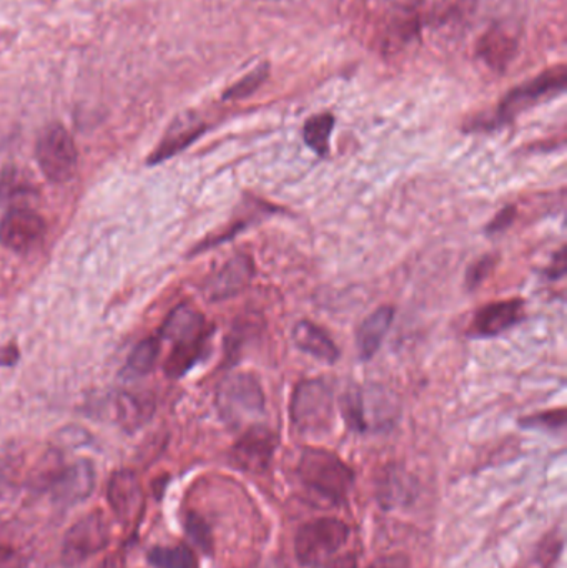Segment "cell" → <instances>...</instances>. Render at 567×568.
<instances>
[{
	"instance_id": "obj_21",
	"label": "cell",
	"mask_w": 567,
	"mask_h": 568,
	"mask_svg": "<svg viewBox=\"0 0 567 568\" xmlns=\"http://www.w3.org/2000/svg\"><path fill=\"white\" fill-rule=\"evenodd\" d=\"M37 186L29 173L17 166H7L0 172V202L13 203L36 195Z\"/></svg>"
},
{
	"instance_id": "obj_28",
	"label": "cell",
	"mask_w": 567,
	"mask_h": 568,
	"mask_svg": "<svg viewBox=\"0 0 567 568\" xmlns=\"http://www.w3.org/2000/svg\"><path fill=\"white\" fill-rule=\"evenodd\" d=\"M185 529L190 539H192L203 552H210V550H212V532H210V527L206 526L205 520H203L199 514L190 513L189 516H186Z\"/></svg>"
},
{
	"instance_id": "obj_15",
	"label": "cell",
	"mask_w": 567,
	"mask_h": 568,
	"mask_svg": "<svg viewBox=\"0 0 567 568\" xmlns=\"http://www.w3.org/2000/svg\"><path fill=\"white\" fill-rule=\"evenodd\" d=\"M255 275L252 258L246 255H236L225 263L215 275L206 280L203 291L210 301L230 300L242 293Z\"/></svg>"
},
{
	"instance_id": "obj_18",
	"label": "cell",
	"mask_w": 567,
	"mask_h": 568,
	"mask_svg": "<svg viewBox=\"0 0 567 568\" xmlns=\"http://www.w3.org/2000/svg\"><path fill=\"white\" fill-rule=\"evenodd\" d=\"M292 339L303 353L326 364H335L340 359V351L325 329L312 321H298L293 327Z\"/></svg>"
},
{
	"instance_id": "obj_6",
	"label": "cell",
	"mask_w": 567,
	"mask_h": 568,
	"mask_svg": "<svg viewBox=\"0 0 567 568\" xmlns=\"http://www.w3.org/2000/svg\"><path fill=\"white\" fill-rule=\"evenodd\" d=\"M95 487V469L90 460L49 467L40 473L36 489L45 493L55 506L72 507L85 500Z\"/></svg>"
},
{
	"instance_id": "obj_23",
	"label": "cell",
	"mask_w": 567,
	"mask_h": 568,
	"mask_svg": "<svg viewBox=\"0 0 567 568\" xmlns=\"http://www.w3.org/2000/svg\"><path fill=\"white\" fill-rule=\"evenodd\" d=\"M29 544L23 542L16 532H0V568H26L29 564Z\"/></svg>"
},
{
	"instance_id": "obj_31",
	"label": "cell",
	"mask_w": 567,
	"mask_h": 568,
	"mask_svg": "<svg viewBox=\"0 0 567 568\" xmlns=\"http://www.w3.org/2000/svg\"><path fill=\"white\" fill-rule=\"evenodd\" d=\"M516 219V206L508 205L492 220L488 226H486V233L488 235H498V233L505 232L509 226L513 225Z\"/></svg>"
},
{
	"instance_id": "obj_32",
	"label": "cell",
	"mask_w": 567,
	"mask_h": 568,
	"mask_svg": "<svg viewBox=\"0 0 567 568\" xmlns=\"http://www.w3.org/2000/svg\"><path fill=\"white\" fill-rule=\"evenodd\" d=\"M567 258H566V246H563L555 258H553L551 265L546 268V276L551 282H558V280L565 278L567 272Z\"/></svg>"
},
{
	"instance_id": "obj_17",
	"label": "cell",
	"mask_w": 567,
	"mask_h": 568,
	"mask_svg": "<svg viewBox=\"0 0 567 568\" xmlns=\"http://www.w3.org/2000/svg\"><path fill=\"white\" fill-rule=\"evenodd\" d=\"M518 53V39L506 27L493 26L479 37L476 55L495 72H505Z\"/></svg>"
},
{
	"instance_id": "obj_26",
	"label": "cell",
	"mask_w": 567,
	"mask_h": 568,
	"mask_svg": "<svg viewBox=\"0 0 567 568\" xmlns=\"http://www.w3.org/2000/svg\"><path fill=\"white\" fill-rule=\"evenodd\" d=\"M149 416V406H146L145 400H140L139 397L132 396L120 397L119 417L123 426L133 429V427H139L140 424L145 423Z\"/></svg>"
},
{
	"instance_id": "obj_33",
	"label": "cell",
	"mask_w": 567,
	"mask_h": 568,
	"mask_svg": "<svg viewBox=\"0 0 567 568\" xmlns=\"http://www.w3.org/2000/svg\"><path fill=\"white\" fill-rule=\"evenodd\" d=\"M366 568H412V562L403 554H395V556L379 557L378 560Z\"/></svg>"
},
{
	"instance_id": "obj_1",
	"label": "cell",
	"mask_w": 567,
	"mask_h": 568,
	"mask_svg": "<svg viewBox=\"0 0 567 568\" xmlns=\"http://www.w3.org/2000/svg\"><path fill=\"white\" fill-rule=\"evenodd\" d=\"M212 327L205 316L192 304H180L163 321L160 337L173 344L165 361V373L170 377H182L189 373L206 351Z\"/></svg>"
},
{
	"instance_id": "obj_29",
	"label": "cell",
	"mask_w": 567,
	"mask_h": 568,
	"mask_svg": "<svg viewBox=\"0 0 567 568\" xmlns=\"http://www.w3.org/2000/svg\"><path fill=\"white\" fill-rule=\"evenodd\" d=\"M382 493L383 503H396L398 499H406L409 494V480L408 477L399 474L398 470L386 476L385 484H383Z\"/></svg>"
},
{
	"instance_id": "obj_27",
	"label": "cell",
	"mask_w": 567,
	"mask_h": 568,
	"mask_svg": "<svg viewBox=\"0 0 567 568\" xmlns=\"http://www.w3.org/2000/svg\"><path fill=\"white\" fill-rule=\"evenodd\" d=\"M523 427L529 429L563 430L566 427V409L548 410V413L535 414L519 420Z\"/></svg>"
},
{
	"instance_id": "obj_3",
	"label": "cell",
	"mask_w": 567,
	"mask_h": 568,
	"mask_svg": "<svg viewBox=\"0 0 567 568\" xmlns=\"http://www.w3.org/2000/svg\"><path fill=\"white\" fill-rule=\"evenodd\" d=\"M398 407L395 394L378 384H355L342 397L343 417L355 433L392 427L398 416Z\"/></svg>"
},
{
	"instance_id": "obj_16",
	"label": "cell",
	"mask_w": 567,
	"mask_h": 568,
	"mask_svg": "<svg viewBox=\"0 0 567 568\" xmlns=\"http://www.w3.org/2000/svg\"><path fill=\"white\" fill-rule=\"evenodd\" d=\"M206 123L195 112H185L173 120L172 125L166 129L162 142L156 146L155 152L149 159L150 165L165 162L172 156L179 155L183 150L189 149L195 140L205 133Z\"/></svg>"
},
{
	"instance_id": "obj_24",
	"label": "cell",
	"mask_w": 567,
	"mask_h": 568,
	"mask_svg": "<svg viewBox=\"0 0 567 568\" xmlns=\"http://www.w3.org/2000/svg\"><path fill=\"white\" fill-rule=\"evenodd\" d=\"M270 77V63L263 62L256 65L255 69L250 70L245 77L233 83L232 87L225 90L223 93V100H245L252 97L253 93L259 92L262 89L263 83L269 80Z\"/></svg>"
},
{
	"instance_id": "obj_22",
	"label": "cell",
	"mask_w": 567,
	"mask_h": 568,
	"mask_svg": "<svg viewBox=\"0 0 567 568\" xmlns=\"http://www.w3.org/2000/svg\"><path fill=\"white\" fill-rule=\"evenodd\" d=\"M146 559L155 568H196L195 556L186 546L155 547Z\"/></svg>"
},
{
	"instance_id": "obj_8",
	"label": "cell",
	"mask_w": 567,
	"mask_h": 568,
	"mask_svg": "<svg viewBox=\"0 0 567 568\" xmlns=\"http://www.w3.org/2000/svg\"><path fill=\"white\" fill-rule=\"evenodd\" d=\"M36 159L49 182L65 183L77 172V149L70 133L52 123L37 140Z\"/></svg>"
},
{
	"instance_id": "obj_35",
	"label": "cell",
	"mask_w": 567,
	"mask_h": 568,
	"mask_svg": "<svg viewBox=\"0 0 567 568\" xmlns=\"http://www.w3.org/2000/svg\"><path fill=\"white\" fill-rule=\"evenodd\" d=\"M17 357H19V354H17V349L13 346L0 349V364H3V366H12Z\"/></svg>"
},
{
	"instance_id": "obj_4",
	"label": "cell",
	"mask_w": 567,
	"mask_h": 568,
	"mask_svg": "<svg viewBox=\"0 0 567 568\" xmlns=\"http://www.w3.org/2000/svg\"><path fill=\"white\" fill-rule=\"evenodd\" d=\"M567 69L565 63L551 67L545 72L536 75L535 79L515 87L506 93L505 99L499 102L495 116L489 122L483 123V130L498 129L515 122L519 115L556 99L566 92Z\"/></svg>"
},
{
	"instance_id": "obj_20",
	"label": "cell",
	"mask_w": 567,
	"mask_h": 568,
	"mask_svg": "<svg viewBox=\"0 0 567 568\" xmlns=\"http://www.w3.org/2000/svg\"><path fill=\"white\" fill-rule=\"evenodd\" d=\"M333 129H335L333 113L323 112L310 116L303 125V140H305L306 146L318 156H328Z\"/></svg>"
},
{
	"instance_id": "obj_12",
	"label": "cell",
	"mask_w": 567,
	"mask_h": 568,
	"mask_svg": "<svg viewBox=\"0 0 567 568\" xmlns=\"http://www.w3.org/2000/svg\"><path fill=\"white\" fill-rule=\"evenodd\" d=\"M276 446H279V436L269 427L255 424L249 427L233 446V464L249 473H263L272 464Z\"/></svg>"
},
{
	"instance_id": "obj_34",
	"label": "cell",
	"mask_w": 567,
	"mask_h": 568,
	"mask_svg": "<svg viewBox=\"0 0 567 568\" xmlns=\"http://www.w3.org/2000/svg\"><path fill=\"white\" fill-rule=\"evenodd\" d=\"M356 557L348 554V556L338 557V559L328 560V562L316 566L315 568H356Z\"/></svg>"
},
{
	"instance_id": "obj_13",
	"label": "cell",
	"mask_w": 567,
	"mask_h": 568,
	"mask_svg": "<svg viewBox=\"0 0 567 568\" xmlns=\"http://www.w3.org/2000/svg\"><path fill=\"white\" fill-rule=\"evenodd\" d=\"M107 499H109L110 509L123 526H135L145 504L142 484L136 474L129 469L113 473L107 486Z\"/></svg>"
},
{
	"instance_id": "obj_14",
	"label": "cell",
	"mask_w": 567,
	"mask_h": 568,
	"mask_svg": "<svg viewBox=\"0 0 567 568\" xmlns=\"http://www.w3.org/2000/svg\"><path fill=\"white\" fill-rule=\"evenodd\" d=\"M525 320V301L506 300L483 306L473 320L469 336L496 337Z\"/></svg>"
},
{
	"instance_id": "obj_30",
	"label": "cell",
	"mask_w": 567,
	"mask_h": 568,
	"mask_svg": "<svg viewBox=\"0 0 567 568\" xmlns=\"http://www.w3.org/2000/svg\"><path fill=\"white\" fill-rule=\"evenodd\" d=\"M496 258L495 256H483L478 262L473 263L466 273V287L469 291L478 290L485 280L488 278L489 273L495 270Z\"/></svg>"
},
{
	"instance_id": "obj_9",
	"label": "cell",
	"mask_w": 567,
	"mask_h": 568,
	"mask_svg": "<svg viewBox=\"0 0 567 568\" xmlns=\"http://www.w3.org/2000/svg\"><path fill=\"white\" fill-rule=\"evenodd\" d=\"M110 542V526L102 510H92L77 520L62 544L60 559L65 567H77L102 552Z\"/></svg>"
},
{
	"instance_id": "obj_7",
	"label": "cell",
	"mask_w": 567,
	"mask_h": 568,
	"mask_svg": "<svg viewBox=\"0 0 567 568\" xmlns=\"http://www.w3.org/2000/svg\"><path fill=\"white\" fill-rule=\"evenodd\" d=\"M216 404L223 419L240 427L262 416L265 410V394L259 379L252 374H233L220 384Z\"/></svg>"
},
{
	"instance_id": "obj_11",
	"label": "cell",
	"mask_w": 567,
	"mask_h": 568,
	"mask_svg": "<svg viewBox=\"0 0 567 568\" xmlns=\"http://www.w3.org/2000/svg\"><path fill=\"white\" fill-rule=\"evenodd\" d=\"M45 230V222L39 213L23 206H13L0 220V245L10 252H32L42 243Z\"/></svg>"
},
{
	"instance_id": "obj_10",
	"label": "cell",
	"mask_w": 567,
	"mask_h": 568,
	"mask_svg": "<svg viewBox=\"0 0 567 568\" xmlns=\"http://www.w3.org/2000/svg\"><path fill=\"white\" fill-rule=\"evenodd\" d=\"M333 417V393L325 379H306L296 386L292 419L302 433L328 429Z\"/></svg>"
},
{
	"instance_id": "obj_2",
	"label": "cell",
	"mask_w": 567,
	"mask_h": 568,
	"mask_svg": "<svg viewBox=\"0 0 567 568\" xmlns=\"http://www.w3.org/2000/svg\"><path fill=\"white\" fill-rule=\"evenodd\" d=\"M298 476L308 489L333 504H343L355 486V473L335 453L318 447L303 449Z\"/></svg>"
},
{
	"instance_id": "obj_5",
	"label": "cell",
	"mask_w": 567,
	"mask_h": 568,
	"mask_svg": "<svg viewBox=\"0 0 567 568\" xmlns=\"http://www.w3.org/2000/svg\"><path fill=\"white\" fill-rule=\"evenodd\" d=\"M348 537L350 527L343 520L333 517L312 520L296 532V560L305 567L322 566L342 550Z\"/></svg>"
},
{
	"instance_id": "obj_19",
	"label": "cell",
	"mask_w": 567,
	"mask_h": 568,
	"mask_svg": "<svg viewBox=\"0 0 567 568\" xmlns=\"http://www.w3.org/2000/svg\"><path fill=\"white\" fill-rule=\"evenodd\" d=\"M393 317H395V310L392 306H383L363 321L356 333L360 359L369 361L376 356L392 327Z\"/></svg>"
},
{
	"instance_id": "obj_25",
	"label": "cell",
	"mask_w": 567,
	"mask_h": 568,
	"mask_svg": "<svg viewBox=\"0 0 567 568\" xmlns=\"http://www.w3.org/2000/svg\"><path fill=\"white\" fill-rule=\"evenodd\" d=\"M160 354L159 337H146L142 343L136 344L129 357V367L136 374H146L153 369Z\"/></svg>"
}]
</instances>
